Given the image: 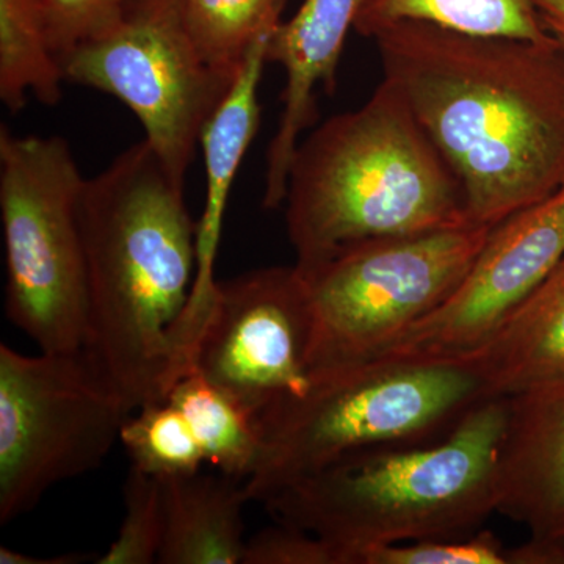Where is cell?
Listing matches in <instances>:
<instances>
[{"mask_svg":"<svg viewBox=\"0 0 564 564\" xmlns=\"http://www.w3.org/2000/svg\"><path fill=\"white\" fill-rule=\"evenodd\" d=\"M462 185L467 217L499 225L564 184V47L466 35L421 21L372 39Z\"/></svg>","mask_w":564,"mask_h":564,"instance_id":"cell-1","label":"cell"},{"mask_svg":"<svg viewBox=\"0 0 564 564\" xmlns=\"http://www.w3.org/2000/svg\"><path fill=\"white\" fill-rule=\"evenodd\" d=\"M85 358L132 411L165 402L172 334L196 273L184 185L147 140L82 185Z\"/></svg>","mask_w":564,"mask_h":564,"instance_id":"cell-2","label":"cell"},{"mask_svg":"<svg viewBox=\"0 0 564 564\" xmlns=\"http://www.w3.org/2000/svg\"><path fill=\"white\" fill-rule=\"evenodd\" d=\"M284 204L300 269L351 245L470 221L454 172L386 79L300 141Z\"/></svg>","mask_w":564,"mask_h":564,"instance_id":"cell-3","label":"cell"},{"mask_svg":"<svg viewBox=\"0 0 564 564\" xmlns=\"http://www.w3.org/2000/svg\"><path fill=\"white\" fill-rule=\"evenodd\" d=\"M505 423L507 399L484 400L436 443L356 452L263 503L325 540L339 564L386 545L463 540L497 513Z\"/></svg>","mask_w":564,"mask_h":564,"instance_id":"cell-4","label":"cell"},{"mask_svg":"<svg viewBox=\"0 0 564 564\" xmlns=\"http://www.w3.org/2000/svg\"><path fill=\"white\" fill-rule=\"evenodd\" d=\"M480 375L462 359L383 358L313 375L300 395L259 414L262 454L248 499L281 489L344 456L436 443L484 402Z\"/></svg>","mask_w":564,"mask_h":564,"instance_id":"cell-5","label":"cell"},{"mask_svg":"<svg viewBox=\"0 0 564 564\" xmlns=\"http://www.w3.org/2000/svg\"><path fill=\"white\" fill-rule=\"evenodd\" d=\"M491 229L467 221L369 240L296 267L313 318L311 377L381 358L454 295Z\"/></svg>","mask_w":564,"mask_h":564,"instance_id":"cell-6","label":"cell"},{"mask_svg":"<svg viewBox=\"0 0 564 564\" xmlns=\"http://www.w3.org/2000/svg\"><path fill=\"white\" fill-rule=\"evenodd\" d=\"M84 181L62 137L0 129L6 314L43 352L76 355L87 337L88 281L79 221Z\"/></svg>","mask_w":564,"mask_h":564,"instance_id":"cell-7","label":"cell"},{"mask_svg":"<svg viewBox=\"0 0 564 564\" xmlns=\"http://www.w3.org/2000/svg\"><path fill=\"white\" fill-rule=\"evenodd\" d=\"M132 413L84 352L28 356L0 345V524L98 469Z\"/></svg>","mask_w":564,"mask_h":564,"instance_id":"cell-8","label":"cell"},{"mask_svg":"<svg viewBox=\"0 0 564 564\" xmlns=\"http://www.w3.org/2000/svg\"><path fill=\"white\" fill-rule=\"evenodd\" d=\"M65 79L113 96L139 118L173 180L185 173L234 82L196 47L182 0H133L109 32L62 58Z\"/></svg>","mask_w":564,"mask_h":564,"instance_id":"cell-9","label":"cell"},{"mask_svg":"<svg viewBox=\"0 0 564 564\" xmlns=\"http://www.w3.org/2000/svg\"><path fill=\"white\" fill-rule=\"evenodd\" d=\"M310 296L296 265L218 281L196 372L261 414L310 386Z\"/></svg>","mask_w":564,"mask_h":564,"instance_id":"cell-10","label":"cell"},{"mask_svg":"<svg viewBox=\"0 0 564 564\" xmlns=\"http://www.w3.org/2000/svg\"><path fill=\"white\" fill-rule=\"evenodd\" d=\"M563 256L564 184L494 226L454 295L383 356L447 361L470 355L540 288Z\"/></svg>","mask_w":564,"mask_h":564,"instance_id":"cell-11","label":"cell"},{"mask_svg":"<svg viewBox=\"0 0 564 564\" xmlns=\"http://www.w3.org/2000/svg\"><path fill=\"white\" fill-rule=\"evenodd\" d=\"M273 31L256 41L231 90L212 115L199 141L206 169V203L196 223V273L191 299L172 334L169 378L173 383L195 369L199 344L217 302L218 281L214 269L223 218L237 172L261 124L259 85L263 65L269 62L267 46Z\"/></svg>","mask_w":564,"mask_h":564,"instance_id":"cell-12","label":"cell"},{"mask_svg":"<svg viewBox=\"0 0 564 564\" xmlns=\"http://www.w3.org/2000/svg\"><path fill=\"white\" fill-rule=\"evenodd\" d=\"M366 0H304L295 17L280 22L267 46V61L285 70L282 111L267 152L263 207L276 209L288 193L289 170L303 132L317 115L318 88L333 95L348 32Z\"/></svg>","mask_w":564,"mask_h":564,"instance_id":"cell-13","label":"cell"},{"mask_svg":"<svg viewBox=\"0 0 564 564\" xmlns=\"http://www.w3.org/2000/svg\"><path fill=\"white\" fill-rule=\"evenodd\" d=\"M497 513L530 536L564 525V372L507 397Z\"/></svg>","mask_w":564,"mask_h":564,"instance_id":"cell-14","label":"cell"},{"mask_svg":"<svg viewBox=\"0 0 564 564\" xmlns=\"http://www.w3.org/2000/svg\"><path fill=\"white\" fill-rule=\"evenodd\" d=\"M485 399H507L564 372V256L478 350L464 356Z\"/></svg>","mask_w":564,"mask_h":564,"instance_id":"cell-15","label":"cell"},{"mask_svg":"<svg viewBox=\"0 0 564 564\" xmlns=\"http://www.w3.org/2000/svg\"><path fill=\"white\" fill-rule=\"evenodd\" d=\"M245 481L228 475L163 480L165 529L161 564H242Z\"/></svg>","mask_w":564,"mask_h":564,"instance_id":"cell-16","label":"cell"},{"mask_svg":"<svg viewBox=\"0 0 564 564\" xmlns=\"http://www.w3.org/2000/svg\"><path fill=\"white\" fill-rule=\"evenodd\" d=\"M165 400L191 423L204 462L240 481L251 477L262 454L259 413L196 370L182 377Z\"/></svg>","mask_w":564,"mask_h":564,"instance_id":"cell-17","label":"cell"},{"mask_svg":"<svg viewBox=\"0 0 564 564\" xmlns=\"http://www.w3.org/2000/svg\"><path fill=\"white\" fill-rule=\"evenodd\" d=\"M403 21H421L448 31L551 43L533 0H366L355 31L367 39Z\"/></svg>","mask_w":564,"mask_h":564,"instance_id":"cell-18","label":"cell"},{"mask_svg":"<svg viewBox=\"0 0 564 564\" xmlns=\"http://www.w3.org/2000/svg\"><path fill=\"white\" fill-rule=\"evenodd\" d=\"M65 70L47 36L40 0H0V99L20 111L32 91L40 102L57 106Z\"/></svg>","mask_w":564,"mask_h":564,"instance_id":"cell-19","label":"cell"},{"mask_svg":"<svg viewBox=\"0 0 564 564\" xmlns=\"http://www.w3.org/2000/svg\"><path fill=\"white\" fill-rule=\"evenodd\" d=\"M285 0H182L196 47L212 68L236 80L256 41L273 31Z\"/></svg>","mask_w":564,"mask_h":564,"instance_id":"cell-20","label":"cell"},{"mask_svg":"<svg viewBox=\"0 0 564 564\" xmlns=\"http://www.w3.org/2000/svg\"><path fill=\"white\" fill-rule=\"evenodd\" d=\"M120 443L132 467L162 480L198 474L206 463L191 423L169 400L147 404L129 415Z\"/></svg>","mask_w":564,"mask_h":564,"instance_id":"cell-21","label":"cell"},{"mask_svg":"<svg viewBox=\"0 0 564 564\" xmlns=\"http://www.w3.org/2000/svg\"><path fill=\"white\" fill-rule=\"evenodd\" d=\"M126 513L117 540L98 564H151L159 562L165 510L163 480L131 466L124 484Z\"/></svg>","mask_w":564,"mask_h":564,"instance_id":"cell-22","label":"cell"},{"mask_svg":"<svg viewBox=\"0 0 564 564\" xmlns=\"http://www.w3.org/2000/svg\"><path fill=\"white\" fill-rule=\"evenodd\" d=\"M361 564H511L507 547L491 530L463 540L413 541L375 549Z\"/></svg>","mask_w":564,"mask_h":564,"instance_id":"cell-23","label":"cell"},{"mask_svg":"<svg viewBox=\"0 0 564 564\" xmlns=\"http://www.w3.org/2000/svg\"><path fill=\"white\" fill-rule=\"evenodd\" d=\"M52 51L62 61L121 21L133 0H40Z\"/></svg>","mask_w":564,"mask_h":564,"instance_id":"cell-24","label":"cell"},{"mask_svg":"<svg viewBox=\"0 0 564 564\" xmlns=\"http://www.w3.org/2000/svg\"><path fill=\"white\" fill-rule=\"evenodd\" d=\"M242 564H339L332 545L317 534L278 522L245 545Z\"/></svg>","mask_w":564,"mask_h":564,"instance_id":"cell-25","label":"cell"},{"mask_svg":"<svg viewBox=\"0 0 564 564\" xmlns=\"http://www.w3.org/2000/svg\"><path fill=\"white\" fill-rule=\"evenodd\" d=\"M511 564H564V525L510 547Z\"/></svg>","mask_w":564,"mask_h":564,"instance_id":"cell-26","label":"cell"},{"mask_svg":"<svg viewBox=\"0 0 564 564\" xmlns=\"http://www.w3.org/2000/svg\"><path fill=\"white\" fill-rule=\"evenodd\" d=\"M90 558H98V556L77 554V552L52 556H36L22 554V552L13 551V549L7 547V545L0 547V564H80L88 562Z\"/></svg>","mask_w":564,"mask_h":564,"instance_id":"cell-27","label":"cell"},{"mask_svg":"<svg viewBox=\"0 0 564 564\" xmlns=\"http://www.w3.org/2000/svg\"><path fill=\"white\" fill-rule=\"evenodd\" d=\"M545 28L555 36L564 39V0H533Z\"/></svg>","mask_w":564,"mask_h":564,"instance_id":"cell-28","label":"cell"},{"mask_svg":"<svg viewBox=\"0 0 564 564\" xmlns=\"http://www.w3.org/2000/svg\"><path fill=\"white\" fill-rule=\"evenodd\" d=\"M558 40V43L562 44V46L564 47V39H556Z\"/></svg>","mask_w":564,"mask_h":564,"instance_id":"cell-29","label":"cell"}]
</instances>
